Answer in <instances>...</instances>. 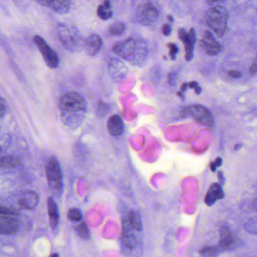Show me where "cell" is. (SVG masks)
Segmentation results:
<instances>
[{"instance_id": "cell-1", "label": "cell", "mask_w": 257, "mask_h": 257, "mask_svg": "<svg viewBox=\"0 0 257 257\" xmlns=\"http://www.w3.org/2000/svg\"><path fill=\"white\" fill-rule=\"evenodd\" d=\"M59 108L62 122L67 127L76 130L85 120L87 102L76 92H69L63 95L60 98Z\"/></svg>"}, {"instance_id": "cell-2", "label": "cell", "mask_w": 257, "mask_h": 257, "mask_svg": "<svg viewBox=\"0 0 257 257\" xmlns=\"http://www.w3.org/2000/svg\"><path fill=\"white\" fill-rule=\"evenodd\" d=\"M113 51L123 60L137 66H143L148 54L146 42L143 39L135 38L117 42L113 46Z\"/></svg>"}, {"instance_id": "cell-3", "label": "cell", "mask_w": 257, "mask_h": 257, "mask_svg": "<svg viewBox=\"0 0 257 257\" xmlns=\"http://www.w3.org/2000/svg\"><path fill=\"white\" fill-rule=\"evenodd\" d=\"M57 32L60 42L68 51L78 52L84 48V40L75 27L60 24L57 26Z\"/></svg>"}, {"instance_id": "cell-4", "label": "cell", "mask_w": 257, "mask_h": 257, "mask_svg": "<svg viewBox=\"0 0 257 257\" xmlns=\"http://www.w3.org/2000/svg\"><path fill=\"white\" fill-rule=\"evenodd\" d=\"M205 23L217 36L222 37L227 29V11L221 6L210 8L205 14Z\"/></svg>"}, {"instance_id": "cell-5", "label": "cell", "mask_w": 257, "mask_h": 257, "mask_svg": "<svg viewBox=\"0 0 257 257\" xmlns=\"http://www.w3.org/2000/svg\"><path fill=\"white\" fill-rule=\"evenodd\" d=\"M45 174L48 187L53 194L59 196L63 191V173L58 160L55 157H50L45 166Z\"/></svg>"}, {"instance_id": "cell-6", "label": "cell", "mask_w": 257, "mask_h": 257, "mask_svg": "<svg viewBox=\"0 0 257 257\" xmlns=\"http://www.w3.org/2000/svg\"><path fill=\"white\" fill-rule=\"evenodd\" d=\"M33 42L40 51L47 66L51 69H56L58 67L59 63H60L58 55L47 43L46 41L37 35L33 37Z\"/></svg>"}, {"instance_id": "cell-7", "label": "cell", "mask_w": 257, "mask_h": 257, "mask_svg": "<svg viewBox=\"0 0 257 257\" xmlns=\"http://www.w3.org/2000/svg\"><path fill=\"white\" fill-rule=\"evenodd\" d=\"M159 11L154 5L148 3L141 5L136 14V20L142 25H150L156 22L159 18Z\"/></svg>"}, {"instance_id": "cell-8", "label": "cell", "mask_w": 257, "mask_h": 257, "mask_svg": "<svg viewBox=\"0 0 257 257\" xmlns=\"http://www.w3.org/2000/svg\"><path fill=\"white\" fill-rule=\"evenodd\" d=\"M187 112L198 123L206 127L211 128L214 126V118L208 108L203 105H190L187 108Z\"/></svg>"}, {"instance_id": "cell-9", "label": "cell", "mask_w": 257, "mask_h": 257, "mask_svg": "<svg viewBox=\"0 0 257 257\" xmlns=\"http://www.w3.org/2000/svg\"><path fill=\"white\" fill-rule=\"evenodd\" d=\"M239 239L232 233L229 228L227 226L220 228L218 246L222 252L234 250L239 245Z\"/></svg>"}, {"instance_id": "cell-10", "label": "cell", "mask_w": 257, "mask_h": 257, "mask_svg": "<svg viewBox=\"0 0 257 257\" xmlns=\"http://www.w3.org/2000/svg\"><path fill=\"white\" fill-rule=\"evenodd\" d=\"M178 37L184 43V48H185L186 60L190 61L193 58V51H194V45L196 41V31L193 28H191L190 32L186 31L184 29H179Z\"/></svg>"}, {"instance_id": "cell-11", "label": "cell", "mask_w": 257, "mask_h": 257, "mask_svg": "<svg viewBox=\"0 0 257 257\" xmlns=\"http://www.w3.org/2000/svg\"><path fill=\"white\" fill-rule=\"evenodd\" d=\"M200 46L203 51L210 56L217 55L222 50L221 45L217 42L209 31H205L203 33L200 40Z\"/></svg>"}, {"instance_id": "cell-12", "label": "cell", "mask_w": 257, "mask_h": 257, "mask_svg": "<svg viewBox=\"0 0 257 257\" xmlns=\"http://www.w3.org/2000/svg\"><path fill=\"white\" fill-rule=\"evenodd\" d=\"M123 232H122V245L125 250H133L137 247L138 241L135 235L134 229L128 225L126 219L123 220Z\"/></svg>"}, {"instance_id": "cell-13", "label": "cell", "mask_w": 257, "mask_h": 257, "mask_svg": "<svg viewBox=\"0 0 257 257\" xmlns=\"http://www.w3.org/2000/svg\"><path fill=\"white\" fill-rule=\"evenodd\" d=\"M38 3L58 14H66L71 7L72 0H36Z\"/></svg>"}, {"instance_id": "cell-14", "label": "cell", "mask_w": 257, "mask_h": 257, "mask_svg": "<svg viewBox=\"0 0 257 257\" xmlns=\"http://www.w3.org/2000/svg\"><path fill=\"white\" fill-rule=\"evenodd\" d=\"M108 71L110 75L116 81H121L126 78L128 73L126 65L118 59L113 58L110 60L108 64Z\"/></svg>"}, {"instance_id": "cell-15", "label": "cell", "mask_w": 257, "mask_h": 257, "mask_svg": "<svg viewBox=\"0 0 257 257\" xmlns=\"http://www.w3.org/2000/svg\"><path fill=\"white\" fill-rule=\"evenodd\" d=\"M39 195L34 191L24 192L18 199V205L24 210H33L39 203Z\"/></svg>"}, {"instance_id": "cell-16", "label": "cell", "mask_w": 257, "mask_h": 257, "mask_svg": "<svg viewBox=\"0 0 257 257\" xmlns=\"http://www.w3.org/2000/svg\"><path fill=\"white\" fill-rule=\"evenodd\" d=\"M224 197V193L222 189L221 184L214 183L210 186L205 197V202L208 206L214 205L217 201L220 200Z\"/></svg>"}, {"instance_id": "cell-17", "label": "cell", "mask_w": 257, "mask_h": 257, "mask_svg": "<svg viewBox=\"0 0 257 257\" xmlns=\"http://www.w3.org/2000/svg\"><path fill=\"white\" fill-rule=\"evenodd\" d=\"M102 40L100 36L93 34L87 38L84 42V48L88 55L94 56L99 52L102 48Z\"/></svg>"}, {"instance_id": "cell-18", "label": "cell", "mask_w": 257, "mask_h": 257, "mask_svg": "<svg viewBox=\"0 0 257 257\" xmlns=\"http://www.w3.org/2000/svg\"><path fill=\"white\" fill-rule=\"evenodd\" d=\"M19 225L16 219L0 216V234H13L18 231Z\"/></svg>"}, {"instance_id": "cell-19", "label": "cell", "mask_w": 257, "mask_h": 257, "mask_svg": "<svg viewBox=\"0 0 257 257\" xmlns=\"http://www.w3.org/2000/svg\"><path fill=\"white\" fill-rule=\"evenodd\" d=\"M107 128L110 134L114 136H118L123 133L124 124L120 117L117 114H114L108 119Z\"/></svg>"}, {"instance_id": "cell-20", "label": "cell", "mask_w": 257, "mask_h": 257, "mask_svg": "<svg viewBox=\"0 0 257 257\" xmlns=\"http://www.w3.org/2000/svg\"><path fill=\"white\" fill-rule=\"evenodd\" d=\"M48 211L49 216L50 224L52 229H56L58 226L60 221V214H59L58 207L53 198L50 197L48 199Z\"/></svg>"}, {"instance_id": "cell-21", "label": "cell", "mask_w": 257, "mask_h": 257, "mask_svg": "<svg viewBox=\"0 0 257 257\" xmlns=\"http://www.w3.org/2000/svg\"><path fill=\"white\" fill-rule=\"evenodd\" d=\"M126 220L128 225L136 231L142 230V222L141 216L139 213L135 211H130L128 212L127 217H126Z\"/></svg>"}, {"instance_id": "cell-22", "label": "cell", "mask_w": 257, "mask_h": 257, "mask_svg": "<svg viewBox=\"0 0 257 257\" xmlns=\"http://www.w3.org/2000/svg\"><path fill=\"white\" fill-rule=\"evenodd\" d=\"M97 15L103 21H107L112 17L113 12L111 9V2L109 0H105L103 3L98 7Z\"/></svg>"}, {"instance_id": "cell-23", "label": "cell", "mask_w": 257, "mask_h": 257, "mask_svg": "<svg viewBox=\"0 0 257 257\" xmlns=\"http://www.w3.org/2000/svg\"><path fill=\"white\" fill-rule=\"evenodd\" d=\"M221 250L218 245L217 246H208L205 247L199 250V253L201 256L204 257H214L217 256L219 253H221Z\"/></svg>"}, {"instance_id": "cell-24", "label": "cell", "mask_w": 257, "mask_h": 257, "mask_svg": "<svg viewBox=\"0 0 257 257\" xmlns=\"http://www.w3.org/2000/svg\"><path fill=\"white\" fill-rule=\"evenodd\" d=\"M125 29H126V25L124 23L121 21H116L109 27V33L113 36H117V35L122 34L124 32Z\"/></svg>"}, {"instance_id": "cell-25", "label": "cell", "mask_w": 257, "mask_h": 257, "mask_svg": "<svg viewBox=\"0 0 257 257\" xmlns=\"http://www.w3.org/2000/svg\"><path fill=\"white\" fill-rule=\"evenodd\" d=\"M75 231L80 238L84 240H88L90 238V232L88 227L85 223H81L78 226H75Z\"/></svg>"}, {"instance_id": "cell-26", "label": "cell", "mask_w": 257, "mask_h": 257, "mask_svg": "<svg viewBox=\"0 0 257 257\" xmlns=\"http://www.w3.org/2000/svg\"><path fill=\"white\" fill-rule=\"evenodd\" d=\"M244 229L248 233L257 235V216L250 217L244 225Z\"/></svg>"}, {"instance_id": "cell-27", "label": "cell", "mask_w": 257, "mask_h": 257, "mask_svg": "<svg viewBox=\"0 0 257 257\" xmlns=\"http://www.w3.org/2000/svg\"><path fill=\"white\" fill-rule=\"evenodd\" d=\"M68 218L72 222H79L82 219V214L78 208H71L68 211Z\"/></svg>"}, {"instance_id": "cell-28", "label": "cell", "mask_w": 257, "mask_h": 257, "mask_svg": "<svg viewBox=\"0 0 257 257\" xmlns=\"http://www.w3.org/2000/svg\"><path fill=\"white\" fill-rule=\"evenodd\" d=\"M110 106L108 104L104 103V102H99L96 108V112L99 117H104L109 112Z\"/></svg>"}, {"instance_id": "cell-29", "label": "cell", "mask_w": 257, "mask_h": 257, "mask_svg": "<svg viewBox=\"0 0 257 257\" xmlns=\"http://www.w3.org/2000/svg\"><path fill=\"white\" fill-rule=\"evenodd\" d=\"M168 47L169 48V55L172 60L176 59L177 54L178 53V48L175 43L168 44Z\"/></svg>"}, {"instance_id": "cell-30", "label": "cell", "mask_w": 257, "mask_h": 257, "mask_svg": "<svg viewBox=\"0 0 257 257\" xmlns=\"http://www.w3.org/2000/svg\"><path fill=\"white\" fill-rule=\"evenodd\" d=\"M7 111V104L3 98L0 97V120L3 119Z\"/></svg>"}, {"instance_id": "cell-31", "label": "cell", "mask_w": 257, "mask_h": 257, "mask_svg": "<svg viewBox=\"0 0 257 257\" xmlns=\"http://www.w3.org/2000/svg\"><path fill=\"white\" fill-rule=\"evenodd\" d=\"M222 163H223V160H222L220 157H218V158L216 159L215 161L213 162V163H211V164H210L211 170L212 171V172H215L217 168L220 167V166H221Z\"/></svg>"}, {"instance_id": "cell-32", "label": "cell", "mask_w": 257, "mask_h": 257, "mask_svg": "<svg viewBox=\"0 0 257 257\" xmlns=\"http://www.w3.org/2000/svg\"><path fill=\"white\" fill-rule=\"evenodd\" d=\"M188 87L193 89L196 94H200L201 92H202V88L199 87V84L196 81H192V82L188 83Z\"/></svg>"}, {"instance_id": "cell-33", "label": "cell", "mask_w": 257, "mask_h": 257, "mask_svg": "<svg viewBox=\"0 0 257 257\" xmlns=\"http://www.w3.org/2000/svg\"><path fill=\"white\" fill-rule=\"evenodd\" d=\"M162 33L164 36H169V35L172 33V27L169 25V24H163V27H162Z\"/></svg>"}, {"instance_id": "cell-34", "label": "cell", "mask_w": 257, "mask_h": 257, "mask_svg": "<svg viewBox=\"0 0 257 257\" xmlns=\"http://www.w3.org/2000/svg\"><path fill=\"white\" fill-rule=\"evenodd\" d=\"M257 73V54L253 59V63L250 68V74L251 75H255Z\"/></svg>"}, {"instance_id": "cell-35", "label": "cell", "mask_w": 257, "mask_h": 257, "mask_svg": "<svg viewBox=\"0 0 257 257\" xmlns=\"http://www.w3.org/2000/svg\"><path fill=\"white\" fill-rule=\"evenodd\" d=\"M228 75L232 78H239L241 77V73L238 70H229L228 72Z\"/></svg>"}, {"instance_id": "cell-36", "label": "cell", "mask_w": 257, "mask_h": 257, "mask_svg": "<svg viewBox=\"0 0 257 257\" xmlns=\"http://www.w3.org/2000/svg\"><path fill=\"white\" fill-rule=\"evenodd\" d=\"M176 78H177L176 74H175V73L169 74V78H168V80H169V84H172V85H175V84H176Z\"/></svg>"}, {"instance_id": "cell-37", "label": "cell", "mask_w": 257, "mask_h": 257, "mask_svg": "<svg viewBox=\"0 0 257 257\" xmlns=\"http://www.w3.org/2000/svg\"><path fill=\"white\" fill-rule=\"evenodd\" d=\"M188 87V83H184L181 86V93H184Z\"/></svg>"}, {"instance_id": "cell-38", "label": "cell", "mask_w": 257, "mask_h": 257, "mask_svg": "<svg viewBox=\"0 0 257 257\" xmlns=\"http://www.w3.org/2000/svg\"><path fill=\"white\" fill-rule=\"evenodd\" d=\"M224 0H206V3L208 4L211 5L213 4V3H221V2H223Z\"/></svg>"}, {"instance_id": "cell-39", "label": "cell", "mask_w": 257, "mask_h": 257, "mask_svg": "<svg viewBox=\"0 0 257 257\" xmlns=\"http://www.w3.org/2000/svg\"><path fill=\"white\" fill-rule=\"evenodd\" d=\"M253 208L257 211V198L253 200Z\"/></svg>"}, {"instance_id": "cell-40", "label": "cell", "mask_w": 257, "mask_h": 257, "mask_svg": "<svg viewBox=\"0 0 257 257\" xmlns=\"http://www.w3.org/2000/svg\"><path fill=\"white\" fill-rule=\"evenodd\" d=\"M218 176H219V178H220V181H221V182H222V181H223V180H224V179H223V172H219Z\"/></svg>"}, {"instance_id": "cell-41", "label": "cell", "mask_w": 257, "mask_h": 257, "mask_svg": "<svg viewBox=\"0 0 257 257\" xmlns=\"http://www.w3.org/2000/svg\"><path fill=\"white\" fill-rule=\"evenodd\" d=\"M167 19L169 20V22H172V23L174 21L173 18H172V16H171V15H168Z\"/></svg>"}, {"instance_id": "cell-42", "label": "cell", "mask_w": 257, "mask_h": 257, "mask_svg": "<svg viewBox=\"0 0 257 257\" xmlns=\"http://www.w3.org/2000/svg\"><path fill=\"white\" fill-rule=\"evenodd\" d=\"M241 148V145H235V150H238L239 149V148Z\"/></svg>"}, {"instance_id": "cell-43", "label": "cell", "mask_w": 257, "mask_h": 257, "mask_svg": "<svg viewBox=\"0 0 257 257\" xmlns=\"http://www.w3.org/2000/svg\"><path fill=\"white\" fill-rule=\"evenodd\" d=\"M50 257H59V255L57 254V253H53V254Z\"/></svg>"}]
</instances>
